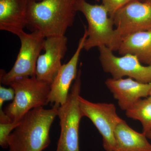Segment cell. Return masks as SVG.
<instances>
[{
    "label": "cell",
    "mask_w": 151,
    "mask_h": 151,
    "mask_svg": "<svg viewBox=\"0 0 151 151\" xmlns=\"http://www.w3.org/2000/svg\"><path fill=\"white\" fill-rule=\"evenodd\" d=\"M58 108H35L22 118L8 139L9 151H42L50 143V131Z\"/></svg>",
    "instance_id": "1"
},
{
    "label": "cell",
    "mask_w": 151,
    "mask_h": 151,
    "mask_svg": "<svg viewBox=\"0 0 151 151\" xmlns=\"http://www.w3.org/2000/svg\"><path fill=\"white\" fill-rule=\"evenodd\" d=\"M76 0L29 1L28 26L41 32L45 38L65 35L72 26L77 12Z\"/></svg>",
    "instance_id": "2"
},
{
    "label": "cell",
    "mask_w": 151,
    "mask_h": 151,
    "mask_svg": "<svg viewBox=\"0 0 151 151\" xmlns=\"http://www.w3.org/2000/svg\"><path fill=\"white\" fill-rule=\"evenodd\" d=\"M15 97L4 111L12 122H19L31 110L48 104L50 85L35 76L17 78L10 84Z\"/></svg>",
    "instance_id": "3"
},
{
    "label": "cell",
    "mask_w": 151,
    "mask_h": 151,
    "mask_svg": "<svg viewBox=\"0 0 151 151\" xmlns=\"http://www.w3.org/2000/svg\"><path fill=\"white\" fill-rule=\"evenodd\" d=\"M81 70L71 87L67 101L58 108L60 120V136L56 151H80L79 146V124L82 118L79 97L81 89Z\"/></svg>",
    "instance_id": "4"
},
{
    "label": "cell",
    "mask_w": 151,
    "mask_h": 151,
    "mask_svg": "<svg viewBox=\"0 0 151 151\" xmlns=\"http://www.w3.org/2000/svg\"><path fill=\"white\" fill-rule=\"evenodd\" d=\"M18 37L21 47L13 66L8 73L1 70L0 81L4 85H9L17 78L35 76L38 58L44 49L45 37L38 31L30 33L23 31Z\"/></svg>",
    "instance_id": "5"
},
{
    "label": "cell",
    "mask_w": 151,
    "mask_h": 151,
    "mask_svg": "<svg viewBox=\"0 0 151 151\" xmlns=\"http://www.w3.org/2000/svg\"><path fill=\"white\" fill-rule=\"evenodd\" d=\"M76 9L84 15L88 23L87 37L84 49L94 47L111 46L115 29L113 19L110 17L106 8L102 5H92L86 0H76Z\"/></svg>",
    "instance_id": "6"
},
{
    "label": "cell",
    "mask_w": 151,
    "mask_h": 151,
    "mask_svg": "<svg viewBox=\"0 0 151 151\" xmlns=\"http://www.w3.org/2000/svg\"><path fill=\"white\" fill-rule=\"evenodd\" d=\"M113 19L116 29L109 47L117 51L119 45L127 36L144 31L151 30V4L134 0L120 9Z\"/></svg>",
    "instance_id": "7"
},
{
    "label": "cell",
    "mask_w": 151,
    "mask_h": 151,
    "mask_svg": "<svg viewBox=\"0 0 151 151\" xmlns=\"http://www.w3.org/2000/svg\"><path fill=\"white\" fill-rule=\"evenodd\" d=\"M79 103L82 117L90 119L102 136L105 150L114 151L115 130L123 120L118 115L115 105L113 103H92L81 96Z\"/></svg>",
    "instance_id": "8"
},
{
    "label": "cell",
    "mask_w": 151,
    "mask_h": 151,
    "mask_svg": "<svg viewBox=\"0 0 151 151\" xmlns=\"http://www.w3.org/2000/svg\"><path fill=\"white\" fill-rule=\"evenodd\" d=\"M100 62L105 72L112 78L119 79L125 76L144 83H151V65H143L137 58L127 54L116 56L106 46L98 47Z\"/></svg>",
    "instance_id": "9"
},
{
    "label": "cell",
    "mask_w": 151,
    "mask_h": 151,
    "mask_svg": "<svg viewBox=\"0 0 151 151\" xmlns=\"http://www.w3.org/2000/svg\"><path fill=\"white\" fill-rule=\"evenodd\" d=\"M65 35L45 38L43 50L45 52L38 58L35 76L39 80L51 84L62 66L61 60L67 50Z\"/></svg>",
    "instance_id": "10"
},
{
    "label": "cell",
    "mask_w": 151,
    "mask_h": 151,
    "mask_svg": "<svg viewBox=\"0 0 151 151\" xmlns=\"http://www.w3.org/2000/svg\"><path fill=\"white\" fill-rule=\"evenodd\" d=\"M87 37L86 28L83 36L79 40L76 51L67 63L62 65L52 83L49 94L47 102L54 104V108H58L67 101L69 89L73 80L77 76V65L79 57Z\"/></svg>",
    "instance_id": "11"
},
{
    "label": "cell",
    "mask_w": 151,
    "mask_h": 151,
    "mask_svg": "<svg viewBox=\"0 0 151 151\" xmlns=\"http://www.w3.org/2000/svg\"><path fill=\"white\" fill-rule=\"evenodd\" d=\"M105 85L122 110L126 111L138 101L150 95L151 83H144L129 78H109Z\"/></svg>",
    "instance_id": "12"
},
{
    "label": "cell",
    "mask_w": 151,
    "mask_h": 151,
    "mask_svg": "<svg viewBox=\"0 0 151 151\" xmlns=\"http://www.w3.org/2000/svg\"><path fill=\"white\" fill-rule=\"evenodd\" d=\"M27 0H0V29L18 36L28 26Z\"/></svg>",
    "instance_id": "13"
},
{
    "label": "cell",
    "mask_w": 151,
    "mask_h": 151,
    "mask_svg": "<svg viewBox=\"0 0 151 151\" xmlns=\"http://www.w3.org/2000/svg\"><path fill=\"white\" fill-rule=\"evenodd\" d=\"M117 51L122 55L137 57L141 63L151 65V30L134 33L124 38Z\"/></svg>",
    "instance_id": "14"
},
{
    "label": "cell",
    "mask_w": 151,
    "mask_h": 151,
    "mask_svg": "<svg viewBox=\"0 0 151 151\" xmlns=\"http://www.w3.org/2000/svg\"><path fill=\"white\" fill-rule=\"evenodd\" d=\"M114 151H151V144L143 133L137 132L123 120L115 132Z\"/></svg>",
    "instance_id": "15"
},
{
    "label": "cell",
    "mask_w": 151,
    "mask_h": 151,
    "mask_svg": "<svg viewBox=\"0 0 151 151\" xmlns=\"http://www.w3.org/2000/svg\"><path fill=\"white\" fill-rule=\"evenodd\" d=\"M128 118L141 122L143 134L146 135L151 130V96L141 99L126 111Z\"/></svg>",
    "instance_id": "16"
},
{
    "label": "cell",
    "mask_w": 151,
    "mask_h": 151,
    "mask_svg": "<svg viewBox=\"0 0 151 151\" xmlns=\"http://www.w3.org/2000/svg\"><path fill=\"white\" fill-rule=\"evenodd\" d=\"M20 121L19 122L0 123V145L3 148L8 147V139L9 136L18 126Z\"/></svg>",
    "instance_id": "17"
},
{
    "label": "cell",
    "mask_w": 151,
    "mask_h": 151,
    "mask_svg": "<svg viewBox=\"0 0 151 151\" xmlns=\"http://www.w3.org/2000/svg\"><path fill=\"white\" fill-rule=\"evenodd\" d=\"M102 4L108 11L110 17L113 19L114 14L120 9L134 0H101Z\"/></svg>",
    "instance_id": "18"
},
{
    "label": "cell",
    "mask_w": 151,
    "mask_h": 151,
    "mask_svg": "<svg viewBox=\"0 0 151 151\" xmlns=\"http://www.w3.org/2000/svg\"><path fill=\"white\" fill-rule=\"evenodd\" d=\"M15 97V92L12 87L6 88L0 86V110L2 109L3 105L6 101L13 100Z\"/></svg>",
    "instance_id": "19"
},
{
    "label": "cell",
    "mask_w": 151,
    "mask_h": 151,
    "mask_svg": "<svg viewBox=\"0 0 151 151\" xmlns=\"http://www.w3.org/2000/svg\"><path fill=\"white\" fill-rule=\"evenodd\" d=\"M146 136H147V137L148 138V139H150L151 140V130L150 131V132L146 135Z\"/></svg>",
    "instance_id": "20"
},
{
    "label": "cell",
    "mask_w": 151,
    "mask_h": 151,
    "mask_svg": "<svg viewBox=\"0 0 151 151\" xmlns=\"http://www.w3.org/2000/svg\"><path fill=\"white\" fill-rule=\"evenodd\" d=\"M145 1L148 3L151 4V0H145Z\"/></svg>",
    "instance_id": "21"
},
{
    "label": "cell",
    "mask_w": 151,
    "mask_h": 151,
    "mask_svg": "<svg viewBox=\"0 0 151 151\" xmlns=\"http://www.w3.org/2000/svg\"><path fill=\"white\" fill-rule=\"evenodd\" d=\"M27 1H32V0H27ZM33 1H42V0H33Z\"/></svg>",
    "instance_id": "22"
},
{
    "label": "cell",
    "mask_w": 151,
    "mask_h": 151,
    "mask_svg": "<svg viewBox=\"0 0 151 151\" xmlns=\"http://www.w3.org/2000/svg\"><path fill=\"white\" fill-rule=\"evenodd\" d=\"M150 96H151V89L150 92Z\"/></svg>",
    "instance_id": "23"
},
{
    "label": "cell",
    "mask_w": 151,
    "mask_h": 151,
    "mask_svg": "<svg viewBox=\"0 0 151 151\" xmlns=\"http://www.w3.org/2000/svg\"><path fill=\"white\" fill-rule=\"evenodd\" d=\"M95 1H100V0H95Z\"/></svg>",
    "instance_id": "24"
}]
</instances>
